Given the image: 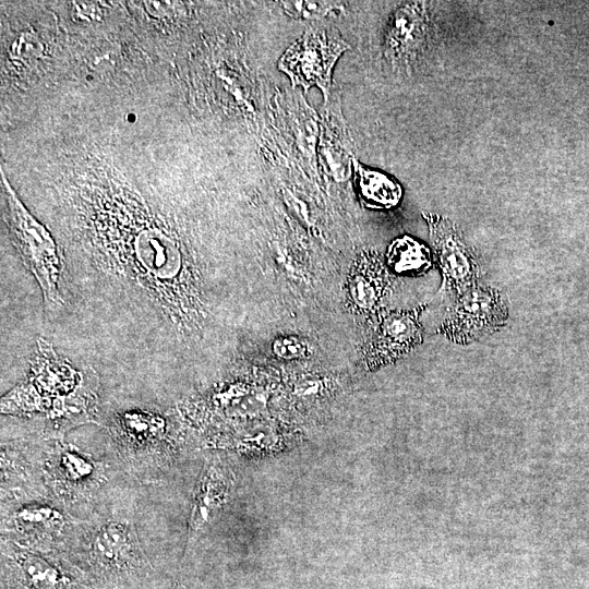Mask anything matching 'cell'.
<instances>
[{
  "label": "cell",
  "instance_id": "cell-1",
  "mask_svg": "<svg viewBox=\"0 0 589 589\" xmlns=\"http://www.w3.org/2000/svg\"><path fill=\"white\" fill-rule=\"evenodd\" d=\"M98 376L93 368L75 371L50 342L39 338L28 378L2 398L3 413L45 416L48 433L93 422L97 405Z\"/></svg>",
  "mask_w": 589,
  "mask_h": 589
},
{
  "label": "cell",
  "instance_id": "cell-9",
  "mask_svg": "<svg viewBox=\"0 0 589 589\" xmlns=\"http://www.w3.org/2000/svg\"><path fill=\"white\" fill-rule=\"evenodd\" d=\"M43 474L56 501L74 503L92 496L106 479L105 465L73 444L56 437L46 449Z\"/></svg>",
  "mask_w": 589,
  "mask_h": 589
},
{
  "label": "cell",
  "instance_id": "cell-17",
  "mask_svg": "<svg viewBox=\"0 0 589 589\" xmlns=\"http://www.w3.org/2000/svg\"><path fill=\"white\" fill-rule=\"evenodd\" d=\"M272 351L275 357L283 360L304 359L310 353L306 341L297 336L276 338L272 344Z\"/></svg>",
  "mask_w": 589,
  "mask_h": 589
},
{
  "label": "cell",
  "instance_id": "cell-3",
  "mask_svg": "<svg viewBox=\"0 0 589 589\" xmlns=\"http://www.w3.org/2000/svg\"><path fill=\"white\" fill-rule=\"evenodd\" d=\"M1 184L5 200V219L13 243L24 265L36 278L46 308L56 311L63 304L58 288L61 266L56 243L48 230L19 200L2 169Z\"/></svg>",
  "mask_w": 589,
  "mask_h": 589
},
{
  "label": "cell",
  "instance_id": "cell-13",
  "mask_svg": "<svg viewBox=\"0 0 589 589\" xmlns=\"http://www.w3.org/2000/svg\"><path fill=\"white\" fill-rule=\"evenodd\" d=\"M231 480L218 465L212 464L204 471L192 504L188 524L187 549L197 540L213 513L229 494Z\"/></svg>",
  "mask_w": 589,
  "mask_h": 589
},
{
  "label": "cell",
  "instance_id": "cell-15",
  "mask_svg": "<svg viewBox=\"0 0 589 589\" xmlns=\"http://www.w3.org/2000/svg\"><path fill=\"white\" fill-rule=\"evenodd\" d=\"M385 263L392 274L417 276L432 267L433 256L425 244L410 236H402L388 245Z\"/></svg>",
  "mask_w": 589,
  "mask_h": 589
},
{
  "label": "cell",
  "instance_id": "cell-4",
  "mask_svg": "<svg viewBox=\"0 0 589 589\" xmlns=\"http://www.w3.org/2000/svg\"><path fill=\"white\" fill-rule=\"evenodd\" d=\"M11 502L14 504L2 510V539L62 555L60 546L74 537L82 521L43 496H19Z\"/></svg>",
  "mask_w": 589,
  "mask_h": 589
},
{
  "label": "cell",
  "instance_id": "cell-14",
  "mask_svg": "<svg viewBox=\"0 0 589 589\" xmlns=\"http://www.w3.org/2000/svg\"><path fill=\"white\" fill-rule=\"evenodd\" d=\"M356 191L365 207L388 209L401 200L400 184L388 175L352 160Z\"/></svg>",
  "mask_w": 589,
  "mask_h": 589
},
{
  "label": "cell",
  "instance_id": "cell-12",
  "mask_svg": "<svg viewBox=\"0 0 589 589\" xmlns=\"http://www.w3.org/2000/svg\"><path fill=\"white\" fill-rule=\"evenodd\" d=\"M113 425L117 441L122 443L124 454L130 458H151L164 445L166 423L160 416L145 411L125 412Z\"/></svg>",
  "mask_w": 589,
  "mask_h": 589
},
{
  "label": "cell",
  "instance_id": "cell-6",
  "mask_svg": "<svg viewBox=\"0 0 589 589\" xmlns=\"http://www.w3.org/2000/svg\"><path fill=\"white\" fill-rule=\"evenodd\" d=\"M348 49L349 44L336 31L311 26L283 53L278 69L288 75L293 87L308 92L317 86L327 100L334 65Z\"/></svg>",
  "mask_w": 589,
  "mask_h": 589
},
{
  "label": "cell",
  "instance_id": "cell-2",
  "mask_svg": "<svg viewBox=\"0 0 589 589\" xmlns=\"http://www.w3.org/2000/svg\"><path fill=\"white\" fill-rule=\"evenodd\" d=\"M86 531L73 564L94 589H142L154 575L131 520L110 517Z\"/></svg>",
  "mask_w": 589,
  "mask_h": 589
},
{
  "label": "cell",
  "instance_id": "cell-10",
  "mask_svg": "<svg viewBox=\"0 0 589 589\" xmlns=\"http://www.w3.org/2000/svg\"><path fill=\"white\" fill-rule=\"evenodd\" d=\"M422 216L442 273L441 290L454 292L458 298L477 286L481 277L480 264L452 220L429 212H423Z\"/></svg>",
  "mask_w": 589,
  "mask_h": 589
},
{
  "label": "cell",
  "instance_id": "cell-7",
  "mask_svg": "<svg viewBox=\"0 0 589 589\" xmlns=\"http://www.w3.org/2000/svg\"><path fill=\"white\" fill-rule=\"evenodd\" d=\"M426 304L406 310H386L368 320V328L360 346L361 363L375 370L401 359L422 340L421 314Z\"/></svg>",
  "mask_w": 589,
  "mask_h": 589
},
{
  "label": "cell",
  "instance_id": "cell-16",
  "mask_svg": "<svg viewBox=\"0 0 589 589\" xmlns=\"http://www.w3.org/2000/svg\"><path fill=\"white\" fill-rule=\"evenodd\" d=\"M280 7L287 15L297 20H320L342 8L333 1H281Z\"/></svg>",
  "mask_w": 589,
  "mask_h": 589
},
{
  "label": "cell",
  "instance_id": "cell-11",
  "mask_svg": "<svg viewBox=\"0 0 589 589\" xmlns=\"http://www.w3.org/2000/svg\"><path fill=\"white\" fill-rule=\"evenodd\" d=\"M393 274L375 251L360 253L353 261L345 284L346 308L353 314L371 318L383 309L390 294Z\"/></svg>",
  "mask_w": 589,
  "mask_h": 589
},
{
  "label": "cell",
  "instance_id": "cell-5",
  "mask_svg": "<svg viewBox=\"0 0 589 589\" xmlns=\"http://www.w3.org/2000/svg\"><path fill=\"white\" fill-rule=\"evenodd\" d=\"M1 589H94L61 554L1 541Z\"/></svg>",
  "mask_w": 589,
  "mask_h": 589
},
{
  "label": "cell",
  "instance_id": "cell-8",
  "mask_svg": "<svg viewBox=\"0 0 589 589\" xmlns=\"http://www.w3.org/2000/svg\"><path fill=\"white\" fill-rule=\"evenodd\" d=\"M508 308L498 290L476 286L447 309L436 333L454 344L467 345L507 324Z\"/></svg>",
  "mask_w": 589,
  "mask_h": 589
}]
</instances>
